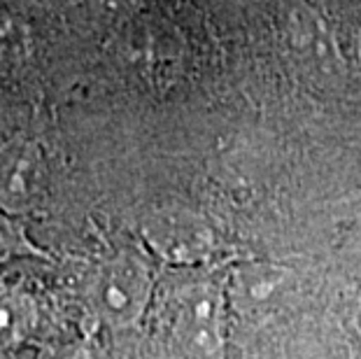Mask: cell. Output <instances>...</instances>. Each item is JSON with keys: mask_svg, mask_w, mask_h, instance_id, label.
Segmentation results:
<instances>
[{"mask_svg": "<svg viewBox=\"0 0 361 359\" xmlns=\"http://www.w3.org/2000/svg\"><path fill=\"white\" fill-rule=\"evenodd\" d=\"M173 339L184 355L191 359H210L219 350L217 329V301L207 289H191L175 299Z\"/></svg>", "mask_w": 361, "mask_h": 359, "instance_id": "3", "label": "cell"}, {"mask_svg": "<svg viewBox=\"0 0 361 359\" xmlns=\"http://www.w3.org/2000/svg\"><path fill=\"white\" fill-rule=\"evenodd\" d=\"M21 255H40V250L33 248L26 231L14 221V215L0 210V262Z\"/></svg>", "mask_w": 361, "mask_h": 359, "instance_id": "6", "label": "cell"}, {"mask_svg": "<svg viewBox=\"0 0 361 359\" xmlns=\"http://www.w3.org/2000/svg\"><path fill=\"white\" fill-rule=\"evenodd\" d=\"M21 47H24V30L12 19L0 17V63L17 59Z\"/></svg>", "mask_w": 361, "mask_h": 359, "instance_id": "7", "label": "cell"}, {"mask_svg": "<svg viewBox=\"0 0 361 359\" xmlns=\"http://www.w3.org/2000/svg\"><path fill=\"white\" fill-rule=\"evenodd\" d=\"M145 238L157 252L171 259L187 257L189 252L196 250L198 243L194 224H189L178 212H164V215L152 217L145 224Z\"/></svg>", "mask_w": 361, "mask_h": 359, "instance_id": "4", "label": "cell"}, {"mask_svg": "<svg viewBox=\"0 0 361 359\" xmlns=\"http://www.w3.org/2000/svg\"><path fill=\"white\" fill-rule=\"evenodd\" d=\"M152 296L149 271L140 259L121 255L94 280L91 303L98 317L112 327H128L142 317Z\"/></svg>", "mask_w": 361, "mask_h": 359, "instance_id": "1", "label": "cell"}, {"mask_svg": "<svg viewBox=\"0 0 361 359\" xmlns=\"http://www.w3.org/2000/svg\"><path fill=\"white\" fill-rule=\"evenodd\" d=\"M33 324L35 310L28 296L12 287H0V350L24 343Z\"/></svg>", "mask_w": 361, "mask_h": 359, "instance_id": "5", "label": "cell"}, {"mask_svg": "<svg viewBox=\"0 0 361 359\" xmlns=\"http://www.w3.org/2000/svg\"><path fill=\"white\" fill-rule=\"evenodd\" d=\"M47 189V162L40 145L28 138H10L0 145V210L26 215Z\"/></svg>", "mask_w": 361, "mask_h": 359, "instance_id": "2", "label": "cell"}, {"mask_svg": "<svg viewBox=\"0 0 361 359\" xmlns=\"http://www.w3.org/2000/svg\"><path fill=\"white\" fill-rule=\"evenodd\" d=\"M71 359H96V357H91V355H87V353H80V355H75V357H71Z\"/></svg>", "mask_w": 361, "mask_h": 359, "instance_id": "8", "label": "cell"}]
</instances>
